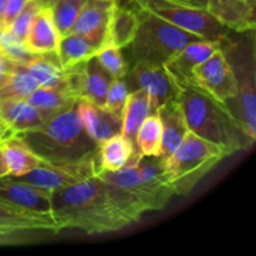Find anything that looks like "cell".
Listing matches in <instances>:
<instances>
[{
    "label": "cell",
    "instance_id": "cell-1",
    "mask_svg": "<svg viewBox=\"0 0 256 256\" xmlns=\"http://www.w3.org/2000/svg\"><path fill=\"white\" fill-rule=\"evenodd\" d=\"M15 136L42 162L80 179L96 176L102 172L99 145L85 130L76 105L49 118L38 129L18 132Z\"/></svg>",
    "mask_w": 256,
    "mask_h": 256
},
{
    "label": "cell",
    "instance_id": "cell-2",
    "mask_svg": "<svg viewBox=\"0 0 256 256\" xmlns=\"http://www.w3.org/2000/svg\"><path fill=\"white\" fill-rule=\"evenodd\" d=\"M52 218L58 232L78 229L86 234L118 232L132 222L112 204L98 176L79 180L52 192Z\"/></svg>",
    "mask_w": 256,
    "mask_h": 256
},
{
    "label": "cell",
    "instance_id": "cell-3",
    "mask_svg": "<svg viewBox=\"0 0 256 256\" xmlns=\"http://www.w3.org/2000/svg\"><path fill=\"white\" fill-rule=\"evenodd\" d=\"M172 84L175 99L182 106L189 132L222 148L228 155L254 144L222 102L194 84L176 80H172Z\"/></svg>",
    "mask_w": 256,
    "mask_h": 256
},
{
    "label": "cell",
    "instance_id": "cell-4",
    "mask_svg": "<svg viewBox=\"0 0 256 256\" xmlns=\"http://www.w3.org/2000/svg\"><path fill=\"white\" fill-rule=\"evenodd\" d=\"M232 30L220 42L234 74L236 95L224 105L232 119L252 140L256 139V52L255 30L238 32Z\"/></svg>",
    "mask_w": 256,
    "mask_h": 256
},
{
    "label": "cell",
    "instance_id": "cell-5",
    "mask_svg": "<svg viewBox=\"0 0 256 256\" xmlns=\"http://www.w3.org/2000/svg\"><path fill=\"white\" fill-rule=\"evenodd\" d=\"M228 152L188 132L179 146L164 160V172L174 195H188Z\"/></svg>",
    "mask_w": 256,
    "mask_h": 256
},
{
    "label": "cell",
    "instance_id": "cell-6",
    "mask_svg": "<svg viewBox=\"0 0 256 256\" xmlns=\"http://www.w3.org/2000/svg\"><path fill=\"white\" fill-rule=\"evenodd\" d=\"M138 12L139 26L129 45L134 62H142L164 66L188 44L202 40L146 10L139 8Z\"/></svg>",
    "mask_w": 256,
    "mask_h": 256
},
{
    "label": "cell",
    "instance_id": "cell-7",
    "mask_svg": "<svg viewBox=\"0 0 256 256\" xmlns=\"http://www.w3.org/2000/svg\"><path fill=\"white\" fill-rule=\"evenodd\" d=\"M136 152L126 165L116 172L102 170L96 175L102 182L108 198L112 204L129 220L132 224L142 220L145 212H150L146 190L140 179Z\"/></svg>",
    "mask_w": 256,
    "mask_h": 256
},
{
    "label": "cell",
    "instance_id": "cell-8",
    "mask_svg": "<svg viewBox=\"0 0 256 256\" xmlns=\"http://www.w3.org/2000/svg\"><path fill=\"white\" fill-rule=\"evenodd\" d=\"M140 9H144L165 22L182 30L198 35L202 40L222 42L230 32L206 9L184 6L169 0H134Z\"/></svg>",
    "mask_w": 256,
    "mask_h": 256
},
{
    "label": "cell",
    "instance_id": "cell-9",
    "mask_svg": "<svg viewBox=\"0 0 256 256\" xmlns=\"http://www.w3.org/2000/svg\"><path fill=\"white\" fill-rule=\"evenodd\" d=\"M192 84L222 104L236 95L234 74L220 48L192 69Z\"/></svg>",
    "mask_w": 256,
    "mask_h": 256
},
{
    "label": "cell",
    "instance_id": "cell-10",
    "mask_svg": "<svg viewBox=\"0 0 256 256\" xmlns=\"http://www.w3.org/2000/svg\"><path fill=\"white\" fill-rule=\"evenodd\" d=\"M122 79L126 82L129 92L142 89L149 94L154 114L160 105L175 99V86L164 66L136 62L129 68Z\"/></svg>",
    "mask_w": 256,
    "mask_h": 256
},
{
    "label": "cell",
    "instance_id": "cell-11",
    "mask_svg": "<svg viewBox=\"0 0 256 256\" xmlns=\"http://www.w3.org/2000/svg\"><path fill=\"white\" fill-rule=\"evenodd\" d=\"M118 0H86L75 20L70 34H79L89 39L98 49L109 44L108 29Z\"/></svg>",
    "mask_w": 256,
    "mask_h": 256
},
{
    "label": "cell",
    "instance_id": "cell-12",
    "mask_svg": "<svg viewBox=\"0 0 256 256\" xmlns=\"http://www.w3.org/2000/svg\"><path fill=\"white\" fill-rule=\"evenodd\" d=\"M52 192L36 189L25 182L6 176L0 178V200L10 205L52 216Z\"/></svg>",
    "mask_w": 256,
    "mask_h": 256
},
{
    "label": "cell",
    "instance_id": "cell-13",
    "mask_svg": "<svg viewBox=\"0 0 256 256\" xmlns=\"http://www.w3.org/2000/svg\"><path fill=\"white\" fill-rule=\"evenodd\" d=\"M136 166L149 198L150 212L164 209L174 195L165 176L164 162L159 156L140 154L136 159Z\"/></svg>",
    "mask_w": 256,
    "mask_h": 256
},
{
    "label": "cell",
    "instance_id": "cell-14",
    "mask_svg": "<svg viewBox=\"0 0 256 256\" xmlns=\"http://www.w3.org/2000/svg\"><path fill=\"white\" fill-rule=\"evenodd\" d=\"M0 232H50L58 234L52 216L35 214L0 200Z\"/></svg>",
    "mask_w": 256,
    "mask_h": 256
},
{
    "label": "cell",
    "instance_id": "cell-15",
    "mask_svg": "<svg viewBox=\"0 0 256 256\" xmlns=\"http://www.w3.org/2000/svg\"><path fill=\"white\" fill-rule=\"evenodd\" d=\"M219 48L220 42L199 40L190 42L164 65V69L172 80L192 84V69L206 60Z\"/></svg>",
    "mask_w": 256,
    "mask_h": 256
},
{
    "label": "cell",
    "instance_id": "cell-16",
    "mask_svg": "<svg viewBox=\"0 0 256 256\" xmlns=\"http://www.w3.org/2000/svg\"><path fill=\"white\" fill-rule=\"evenodd\" d=\"M155 114L162 124V149L159 158L164 162L179 146L189 129L184 112L176 99H172L160 105Z\"/></svg>",
    "mask_w": 256,
    "mask_h": 256
},
{
    "label": "cell",
    "instance_id": "cell-17",
    "mask_svg": "<svg viewBox=\"0 0 256 256\" xmlns=\"http://www.w3.org/2000/svg\"><path fill=\"white\" fill-rule=\"evenodd\" d=\"M256 0H210L208 12L232 32L255 30Z\"/></svg>",
    "mask_w": 256,
    "mask_h": 256
},
{
    "label": "cell",
    "instance_id": "cell-18",
    "mask_svg": "<svg viewBox=\"0 0 256 256\" xmlns=\"http://www.w3.org/2000/svg\"><path fill=\"white\" fill-rule=\"evenodd\" d=\"M76 109L85 130L98 145L122 134V120L112 116L104 108L96 106L85 99H79Z\"/></svg>",
    "mask_w": 256,
    "mask_h": 256
},
{
    "label": "cell",
    "instance_id": "cell-19",
    "mask_svg": "<svg viewBox=\"0 0 256 256\" xmlns=\"http://www.w3.org/2000/svg\"><path fill=\"white\" fill-rule=\"evenodd\" d=\"M60 35L52 22L49 6H42L35 15L28 35L24 39L25 46L32 54H46L56 52Z\"/></svg>",
    "mask_w": 256,
    "mask_h": 256
},
{
    "label": "cell",
    "instance_id": "cell-20",
    "mask_svg": "<svg viewBox=\"0 0 256 256\" xmlns=\"http://www.w3.org/2000/svg\"><path fill=\"white\" fill-rule=\"evenodd\" d=\"M0 118L15 132L38 129L46 120L26 99L0 100Z\"/></svg>",
    "mask_w": 256,
    "mask_h": 256
},
{
    "label": "cell",
    "instance_id": "cell-21",
    "mask_svg": "<svg viewBox=\"0 0 256 256\" xmlns=\"http://www.w3.org/2000/svg\"><path fill=\"white\" fill-rule=\"evenodd\" d=\"M8 176L48 192H56V190L69 186V185L74 184L79 180H82L72 172L58 169V168L48 165L45 162L34 168L30 172H25V174L19 175V176H10V175H8Z\"/></svg>",
    "mask_w": 256,
    "mask_h": 256
},
{
    "label": "cell",
    "instance_id": "cell-22",
    "mask_svg": "<svg viewBox=\"0 0 256 256\" xmlns=\"http://www.w3.org/2000/svg\"><path fill=\"white\" fill-rule=\"evenodd\" d=\"M154 114L149 94L145 90L138 89L128 95L126 105L122 119V135L136 146V134L139 128L149 115ZM138 149V148H136Z\"/></svg>",
    "mask_w": 256,
    "mask_h": 256
},
{
    "label": "cell",
    "instance_id": "cell-23",
    "mask_svg": "<svg viewBox=\"0 0 256 256\" xmlns=\"http://www.w3.org/2000/svg\"><path fill=\"white\" fill-rule=\"evenodd\" d=\"M138 26H139V12H136V9L122 6L118 2L112 10L109 29H108L109 44L120 49L129 46L136 34Z\"/></svg>",
    "mask_w": 256,
    "mask_h": 256
},
{
    "label": "cell",
    "instance_id": "cell-24",
    "mask_svg": "<svg viewBox=\"0 0 256 256\" xmlns=\"http://www.w3.org/2000/svg\"><path fill=\"white\" fill-rule=\"evenodd\" d=\"M2 159L10 176H19L44 164L19 138L12 136L0 144Z\"/></svg>",
    "mask_w": 256,
    "mask_h": 256
},
{
    "label": "cell",
    "instance_id": "cell-25",
    "mask_svg": "<svg viewBox=\"0 0 256 256\" xmlns=\"http://www.w3.org/2000/svg\"><path fill=\"white\" fill-rule=\"evenodd\" d=\"M114 78L102 68L96 56L85 62V82L82 99L96 106H104L108 92Z\"/></svg>",
    "mask_w": 256,
    "mask_h": 256
},
{
    "label": "cell",
    "instance_id": "cell-26",
    "mask_svg": "<svg viewBox=\"0 0 256 256\" xmlns=\"http://www.w3.org/2000/svg\"><path fill=\"white\" fill-rule=\"evenodd\" d=\"M26 102L36 108L45 120H48L76 105L78 100L62 89L39 86L26 98Z\"/></svg>",
    "mask_w": 256,
    "mask_h": 256
},
{
    "label": "cell",
    "instance_id": "cell-27",
    "mask_svg": "<svg viewBox=\"0 0 256 256\" xmlns=\"http://www.w3.org/2000/svg\"><path fill=\"white\" fill-rule=\"evenodd\" d=\"M25 68L36 80L39 86L56 88L62 90L64 69L60 65L56 52L36 54L34 59L25 64Z\"/></svg>",
    "mask_w": 256,
    "mask_h": 256
},
{
    "label": "cell",
    "instance_id": "cell-28",
    "mask_svg": "<svg viewBox=\"0 0 256 256\" xmlns=\"http://www.w3.org/2000/svg\"><path fill=\"white\" fill-rule=\"evenodd\" d=\"M139 150L132 142L118 134L99 145V162L102 170L116 172L129 162L132 155Z\"/></svg>",
    "mask_w": 256,
    "mask_h": 256
},
{
    "label": "cell",
    "instance_id": "cell-29",
    "mask_svg": "<svg viewBox=\"0 0 256 256\" xmlns=\"http://www.w3.org/2000/svg\"><path fill=\"white\" fill-rule=\"evenodd\" d=\"M98 52L99 49L89 39L72 32L60 38L56 55L62 69H66L79 62H86L90 58L95 56Z\"/></svg>",
    "mask_w": 256,
    "mask_h": 256
},
{
    "label": "cell",
    "instance_id": "cell-30",
    "mask_svg": "<svg viewBox=\"0 0 256 256\" xmlns=\"http://www.w3.org/2000/svg\"><path fill=\"white\" fill-rule=\"evenodd\" d=\"M38 88L39 84L28 72L25 65L16 62L10 76L0 88V100L26 99Z\"/></svg>",
    "mask_w": 256,
    "mask_h": 256
},
{
    "label": "cell",
    "instance_id": "cell-31",
    "mask_svg": "<svg viewBox=\"0 0 256 256\" xmlns=\"http://www.w3.org/2000/svg\"><path fill=\"white\" fill-rule=\"evenodd\" d=\"M136 148L144 156H159L162 149V124L156 114L149 115L136 134Z\"/></svg>",
    "mask_w": 256,
    "mask_h": 256
},
{
    "label": "cell",
    "instance_id": "cell-32",
    "mask_svg": "<svg viewBox=\"0 0 256 256\" xmlns=\"http://www.w3.org/2000/svg\"><path fill=\"white\" fill-rule=\"evenodd\" d=\"M84 2H72V0H52L48 5L52 14V22L59 32L60 38L70 34L72 28L79 15Z\"/></svg>",
    "mask_w": 256,
    "mask_h": 256
},
{
    "label": "cell",
    "instance_id": "cell-33",
    "mask_svg": "<svg viewBox=\"0 0 256 256\" xmlns=\"http://www.w3.org/2000/svg\"><path fill=\"white\" fill-rule=\"evenodd\" d=\"M95 56L98 58V60L102 65V68L114 79H122L126 75L128 70L130 68L126 60L122 56V49L114 46L112 44L105 45L102 49H100L98 52V54Z\"/></svg>",
    "mask_w": 256,
    "mask_h": 256
},
{
    "label": "cell",
    "instance_id": "cell-34",
    "mask_svg": "<svg viewBox=\"0 0 256 256\" xmlns=\"http://www.w3.org/2000/svg\"><path fill=\"white\" fill-rule=\"evenodd\" d=\"M42 6L44 5L39 0H29L26 5L22 8V12L18 14V16L12 20L6 34L12 35V36L20 40V42H24L25 36L28 35V32H29L30 26H32V22L34 20L35 15L39 12V10Z\"/></svg>",
    "mask_w": 256,
    "mask_h": 256
},
{
    "label": "cell",
    "instance_id": "cell-35",
    "mask_svg": "<svg viewBox=\"0 0 256 256\" xmlns=\"http://www.w3.org/2000/svg\"><path fill=\"white\" fill-rule=\"evenodd\" d=\"M129 89L124 79H114L108 92L106 100H105L104 109L109 112L112 116L122 120L124 114L125 105H126Z\"/></svg>",
    "mask_w": 256,
    "mask_h": 256
},
{
    "label": "cell",
    "instance_id": "cell-36",
    "mask_svg": "<svg viewBox=\"0 0 256 256\" xmlns=\"http://www.w3.org/2000/svg\"><path fill=\"white\" fill-rule=\"evenodd\" d=\"M0 52L12 62L22 65L28 64L36 55L28 50L24 42L15 39L14 36L6 34V32H4L0 36Z\"/></svg>",
    "mask_w": 256,
    "mask_h": 256
},
{
    "label": "cell",
    "instance_id": "cell-37",
    "mask_svg": "<svg viewBox=\"0 0 256 256\" xmlns=\"http://www.w3.org/2000/svg\"><path fill=\"white\" fill-rule=\"evenodd\" d=\"M28 2L29 0H8L4 12H2V18H0V28H2V32H8L12 20L18 16V14L22 12V8L26 5Z\"/></svg>",
    "mask_w": 256,
    "mask_h": 256
},
{
    "label": "cell",
    "instance_id": "cell-38",
    "mask_svg": "<svg viewBox=\"0 0 256 256\" xmlns=\"http://www.w3.org/2000/svg\"><path fill=\"white\" fill-rule=\"evenodd\" d=\"M45 232H14L6 234L0 232V245H25L32 244L39 240V236H42Z\"/></svg>",
    "mask_w": 256,
    "mask_h": 256
},
{
    "label": "cell",
    "instance_id": "cell-39",
    "mask_svg": "<svg viewBox=\"0 0 256 256\" xmlns=\"http://www.w3.org/2000/svg\"><path fill=\"white\" fill-rule=\"evenodd\" d=\"M15 64H16V62H12V60L8 59L6 56H4V55L0 52V88H2V84L6 82L8 78L10 76L12 72L14 70Z\"/></svg>",
    "mask_w": 256,
    "mask_h": 256
},
{
    "label": "cell",
    "instance_id": "cell-40",
    "mask_svg": "<svg viewBox=\"0 0 256 256\" xmlns=\"http://www.w3.org/2000/svg\"><path fill=\"white\" fill-rule=\"evenodd\" d=\"M169 2H175V4L184 5V6L198 8V9H208L210 0H169Z\"/></svg>",
    "mask_w": 256,
    "mask_h": 256
},
{
    "label": "cell",
    "instance_id": "cell-41",
    "mask_svg": "<svg viewBox=\"0 0 256 256\" xmlns=\"http://www.w3.org/2000/svg\"><path fill=\"white\" fill-rule=\"evenodd\" d=\"M15 135H16V132H15L14 130H12V128H10L9 125H8L6 122L0 118V144L6 142V140L10 139V138L15 136Z\"/></svg>",
    "mask_w": 256,
    "mask_h": 256
},
{
    "label": "cell",
    "instance_id": "cell-42",
    "mask_svg": "<svg viewBox=\"0 0 256 256\" xmlns=\"http://www.w3.org/2000/svg\"><path fill=\"white\" fill-rule=\"evenodd\" d=\"M8 174H9V172H8V168H6V165H5L4 159H2V149H0V178L6 176Z\"/></svg>",
    "mask_w": 256,
    "mask_h": 256
},
{
    "label": "cell",
    "instance_id": "cell-43",
    "mask_svg": "<svg viewBox=\"0 0 256 256\" xmlns=\"http://www.w3.org/2000/svg\"><path fill=\"white\" fill-rule=\"evenodd\" d=\"M6 2H8V0H0V18H2V12H4L5 5H6Z\"/></svg>",
    "mask_w": 256,
    "mask_h": 256
},
{
    "label": "cell",
    "instance_id": "cell-44",
    "mask_svg": "<svg viewBox=\"0 0 256 256\" xmlns=\"http://www.w3.org/2000/svg\"><path fill=\"white\" fill-rule=\"evenodd\" d=\"M40 2H42V5H44V6H48V5H50V2H52V0H39Z\"/></svg>",
    "mask_w": 256,
    "mask_h": 256
},
{
    "label": "cell",
    "instance_id": "cell-45",
    "mask_svg": "<svg viewBox=\"0 0 256 256\" xmlns=\"http://www.w3.org/2000/svg\"><path fill=\"white\" fill-rule=\"evenodd\" d=\"M72 2H85L86 0H72Z\"/></svg>",
    "mask_w": 256,
    "mask_h": 256
},
{
    "label": "cell",
    "instance_id": "cell-46",
    "mask_svg": "<svg viewBox=\"0 0 256 256\" xmlns=\"http://www.w3.org/2000/svg\"><path fill=\"white\" fill-rule=\"evenodd\" d=\"M4 34V32H2V28H0V36H2V35Z\"/></svg>",
    "mask_w": 256,
    "mask_h": 256
}]
</instances>
